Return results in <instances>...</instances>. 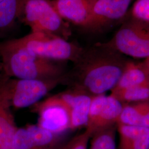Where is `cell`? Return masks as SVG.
Segmentation results:
<instances>
[{
	"label": "cell",
	"instance_id": "484cf974",
	"mask_svg": "<svg viewBox=\"0 0 149 149\" xmlns=\"http://www.w3.org/2000/svg\"></svg>",
	"mask_w": 149,
	"mask_h": 149
},
{
	"label": "cell",
	"instance_id": "ac0fdd59",
	"mask_svg": "<svg viewBox=\"0 0 149 149\" xmlns=\"http://www.w3.org/2000/svg\"><path fill=\"white\" fill-rule=\"evenodd\" d=\"M117 124L100 129L92 134L89 149H117Z\"/></svg>",
	"mask_w": 149,
	"mask_h": 149
},
{
	"label": "cell",
	"instance_id": "5bb4252c",
	"mask_svg": "<svg viewBox=\"0 0 149 149\" xmlns=\"http://www.w3.org/2000/svg\"><path fill=\"white\" fill-rule=\"evenodd\" d=\"M148 83H149V72L144 61H136L129 59L117 85L114 88H124Z\"/></svg>",
	"mask_w": 149,
	"mask_h": 149
},
{
	"label": "cell",
	"instance_id": "603a6c76",
	"mask_svg": "<svg viewBox=\"0 0 149 149\" xmlns=\"http://www.w3.org/2000/svg\"><path fill=\"white\" fill-rule=\"evenodd\" d=\"M144 63L146 64V67H147V68H148L149 72V58H147V59L144 60Z\"/></svg>",
	"mask_w": 149,
	"mask_h": 149
},
{
	"label": "cell",
	"instance_id": "ba28073f",
	"mask_svg": "<svg viewBox=\"0 0 149 149\" xmlns=\"http://www.w3.org/2000/svg\"><path fill=\"white\" fill-rule=\"evenodd\" d=\"M63 75L45 79L10 77L8 84L11 106L17 109L33 106L54 88L61 85Z\"/></svg>",
	"mask_w": 149,
	"mask_h": 149
},
{
	"label": "cell",
	"instance_id": "8992f818",
	"mask_svg": "<svg viewBox=\"0 0 149 149\" xmlns=\"http://www.w3.org/2000/svg\"><path fill=\"white\" fill-rule=\"evenodd\" d=\"M93 97L79 91L66 88L65 90L32 106V111L37 113L50 107H60L68 114L70 130H75L86 126Z\"/></svg>",
	"mask_w": 149,
	"mask_h": 149
},
{
	"label": "cell",
	"instance_id": "e0dca14e",
	"mask_svg": "<svg viewBox=\"0 0 149 149\" xmlns=\"http://www.w3.org/2000/svg\"><path fill=\"white\" fill-rule=\"evenodd\" d=\"M149 109V100L123 104L122 111L117 124L139 127L144 114Z\"/></svg>",
	"mask_w": 149,
	"mask_h": 149
},
{
	"label": "cell",
	"instance_id": "6da1fadb",
	"mask_svg": "<svg viewBox=\"0 0 149 149\" xmlns=\"http://www.w3.org/2000/svg\"><path fill=\"white\" fill-rule=\"evenodd\" d=\"M129 59L103 43L84 47L63 75L61 85L93 97L105 94L117 85Z\"/></svg>",
	"mask_w": 149,
	"mask_h": 149
},
{
	"label": "cell",
	"instance_id": "30bf717a",
	"mask_svg": "<svg viewBox=\"0 0 149 149\" xmlns=\"http://www.w3.org/2000/svg\"><path fill=\"white\" fill-rule=\"evenodd\" d=\"M61 134L54 133L38 124L18 128L10 149H52L63 141Z\"/></svg>",
	"mask_w": 149,
	"mask_h": 149
},
{
	"label": "cell",
	"instance_id": "2e32d148",
	"mask_svg": "<svg viewBox=\"0 0 149 149\" xmlns=\"http://www.w3.org/2000/svg\"><path fill=\"white\" fill-rule=\"evenodd\" d=\"M112 97L123 104H129L149 100V83L111 91Z\"/></svg>",
	"mask_w": 149,
	"mask_h": 149
},
{
	"label": "cell",
	"instance_id": "9a60e30c",
	"mask_svg": "<svg viewBox=\"0 0 149 149\" xmlns=\"http://www.w3.org/2000/svg\"><path fill=\"white\" fill-rule=\"evenodd\" d=\"M27 0H3L0 2V30L12 26L19 21Z\"/></svg>",
	"mask_w": 149,
	"mask_h": 149
},
{
	"label": "cell",
	"instance_id": "7c38bea8",
	"mask_svg": "<svg viewBox=\"0 0 149 149\" xmlns=\"http://www.w3.org/2000/svg\"><path fill=\"white\" fill-rule=\"evenodd\" d=\"M96 0H50V3L65 21L83 30Z\"/></svg>",
	"mask_w": 149,
	"mask_h": 149
},
{
	"label": "cell",
	"instance_id": "cb8c5ba5",
	"mask_svg": "<svg viewBox=\"0 0 149 149\" xmlns=\"http://www.w3.org/2000/svg\"><path fill=\"white\" fill-rule=\"evenodd\" d=\"M2 71H3V66L1 62H0V74L2 73Z\"/></svg>",
	"mask_w": 149,
	"mask_h": 149
},
{
	"label": "cell",
	"instance_id": "5b68a950",
	"mask_svg": "<svg viewBox=\"0 0 149 149\" xmlns=\"http://www.w3.org/2000/svg\"><path fill=\"white\" fill-rule=\"evenodd\" d=\"M105 45L134 59L149 58V23L127 16Z\"/></svg>",
	"mask_w": 149,
	"mask_h": 149
},
{
	"label": "cell",
	"instance_id": "d4e9b609",
	"mask_svg": "<svg viewBox=\"0 0 149 149\" xmlns=\"http://www.w3.org/2000/svg\"><path fill=\"white\" fill-rule=\"evenodd\" d=\"M2 1H3V0H0V2H1Z\"/></svg>",
	"mask_w": 149,
	"mask_h": 149
},
{
	"label": "cell",
	"instance_id": "52a82bcc",
	"mask_svg": "<svg viewBox=\"0 0 149 149\" xmlns=\"http://www.w3.org/2000/svg\"><path fill=\"white\" fill-rule=\"evenodd\" d=\"M134 0H96L84 32L100 34L121 24L128 16Z\"/></svg>",
	"mask_w": 149,
	"mask_h": 149
},
{
	"label": "cell",
	"instance_id": "3957f363",
	"mask_svg": "<svg viewBox=\"0 0 149 149\" xmlns=\"http://www.w3.org/2000/svg\"><path fill=\"white\" fill-rule=\"evenodd\" d=\"M10 40L40 57L72 63L79 58L84 48L78 43L42 32H31L23 37Z\"/></svg>",
	"mask_w": 149,
	"mask_h": 149
},
{
	"label": "cell",
	"instance_id": "7a4b0ae2",
	"mask_svg": "<svg viewBox=\"0 0 149 149\" xmlns=\"http://www.w3.org/2000/svg\"><path fill=\"white\" fill-rule=\"evenodd\" d=\"M0 62L6 74L18 79L58 77L69 70L67 61L40 57L13 44L10 40L0 42Z\"/></svg>",
	"mask_w": 149,
	"mask_h": 149
},
{
	"label": "cell",
	"instance_id": "9c48e42d",
	"mask_svg": "<svg viewBox=\"0 0 149 149\" xmlns=\"http://www.w3.org/2000/svg\"><path fill=\"white\" fill-rule=\"evenodd\" d=\"M123 108L122 103L110 95L93 97L86 128L92 134L100 129L117 124Z\"/></svg>",
	"mask_w": 149,
	"mask_h": 149
},
{
	"label": "cell",
	"instance_id": "7402d4cb",
	"mask_svg": "<svg viewBox=\"0 0 149 149\" xmlns=\"http://www.w3.org/2000/svg\"><path fill=\"white\" fill-rule=\"evenodd\" d=\"M68 142H65V141H63L62 143H61L60 144L58 145L57 146H55L53 148L50 149H66L67 147H68Z\"/></svg>",
	"mask_w": 149,
	"mask_h": 149
},
{
	"label": "cell",
	"instance_id": "44dd1931",
	"mask_svg": "<svg viewBox=\"0 0 149 149\" xmlns=\"http://www.w3.org/2000/svg\"><path fill=\"white\" fill-rule=\"evenodd\" d=\"M92 133L86 128L82 133L76 135L69 140L66 149H88Z\"/></svg>",
	"mask_w": 149,
	"mask_h": 149
},
{
	"label": "cell",
	"instance_id": "277c9868",
	"mask_svg": "<svg viewBox=\"0 0 149 149\" xmlns=\"http://www.w3.org/2000/svg\"><path fill=\"white\" fill-rule=\"evenodd\" d=\"M19 21L31 32H42L69 40L72 32L69 23L59 16L50 0H27Z\"/></svg>",
	"mask_w": 149,
	"mask_h": 149
},
{
	"label": "cell",
	"instance_id": "8fae6325",
	"mask_svg": "<svg viewBox=\"0 0 149 149\" xmlns=\"http://www.w3.org/2000/svg\"><path fill=\"white\" fill-rule=\"evenodd\" d=\"M10 77L0 74V149H10L17 127L11 111L8 81Z\"/></svg>",
	"mask_w": 149,
	"mask_h": 149
},
{
	"label": "cell",
	"instance_id": "ffe728a7",
	"mask_svg": "<svg viewBox=\"0 0 149 149\" xmlns=\"http://www.w3.org/2000/svg\"><path fill=\"white\" fill-rule=\"evenodd\" d=\"M149 129H146L139 136L118 145L117 149H149Z\"/></svg>",
	"mask_w": 149,
	"mask_h": 149
},
{
	"label": "cell",
	"instance_id": "4fadbf2b",
	"mask_svg": "<svg viewBox=\"0 0 149 149\" xmlns=\"http://www.w3.org/2000/svg\"><path fill=\"white\" fill-rule=\"evenodd\" d=\"M36 113L40 116L38 125L56 133L63 134L69 130V120L63 109L50 107L40 110Z\"/></svg>",
	"mask_w": 149,
	"mask_h": 149
},
{
	"label": "cell",
	"instance_id": "d6986e66",
	"mask_svg": "<svg viewBox=\"0 0 149 149\" xmlns=\"http://www.w3.org/2000/svg\"><path fill=\"white\" fill-rule=\"evenodd\" d=\"M128 16L139 21L149 23V0H134Z\"/></svg>",
	"mask_w": 149,
	"mask_h": 149
}]
</instances>
